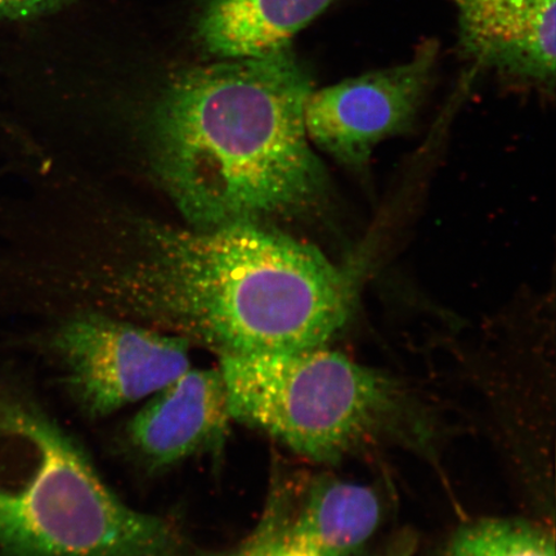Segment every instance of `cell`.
<instances>
[{"label":"cell","instance_id":"cell-7","mask_svg":"<svg viewBox=\"0 0 556 556\" xmlns=\"http://www.w3.org/2000/svg\"><path fill=\"white\" fill-rule=\"evenodd\" d=\"M464 58L544 88L555 85L556 0H452Z\"/></svg>","mask_w":556,"mask_h":556},{"label":"cell","instance_id":"cell-1","mask_svg":"<svg viewBox=\"0 0 556 556\" xmlns=\"http://www.w3.org/2000/svg\"><path fill=\"white\" fill-rule=\"evenodd\" d=\"M313 90L291 45L260 58L198 67L156 110L160 179L194 228L308 211L328 177L305 128Z\"/></svg>","mask_w":556,"mask_h":556},{"label":"cell","instance_id":"cell-3","mask_svg":"<svg viewBox=\"0 0 556 556\" xmlns=\"http://www.w3.org/2000/svg\"><path fill=\"white\" fill-rule=\"evenodd\" d=\"M169 521L134 509L15 382L0 378V556H178Z\"/></svg>","mask_w":556,"mask_h":556},{"label":"cell","instance_id":"cell-5","mask_svg":"<svg viewBox=\"0 0 556 556\" xmlns=\"http://www.w3.org/2000/svg\"><path fill=\"white\" fill-rule=\"evenodd\" d=\"M55 350L67 392L90 419L151 397L191 368L186 338L96 315L67 323Z\"/></svg>","mask_w":556,"mask_h":556},{"label":"cell","instance_id":"cell-11","mask_svg":"<svg viewBox=\"0 0 556 556\" xmlns=\"http://www.w3.org/2000/svg\"><path fill=\"white\" fill-rule=\"evenodd\" d=\"M446 556H555V542L525 520L481 519L455 534Z\"/></svg>","mask_w":556,"mask_h":556},{"label":"cell","instance_id":"cell-6","mask_svg":"<svg viewBox=\"0 0 556 556\" xmlns=\"http://www.w3.org/2000/svg\"><path fill=\"white\" fill-rule=\"evenodd\" d=\"M438 54V41L424 40L403 64L313 89L304 111L311 143L348 169L366 168L380 142L412 129Z\"/></svg>","mask_w":556,"mask_h":556},{"label":"cell","instance_id":"cell-13","mask_svg":"<svg viewBox=\"0 0 556 556\" xmlns=\"http://www.w3.org/2000/svg\"><path fill=\"white\" fill-rule=\"evenodd\" d=\"M61 0H0V15L26 16L45 11Z\"/></svg>","mask_w":556,"mask_h":556},{"label":"cell","instance_id":"cell-12","mask_svg":"<svg viewBox=\"0 0 556 556\" xmlns=\"http://www.w3.org/2000/svg\"><path fill=\"white\" fill-rule=\"evenodd\" d=\"M283 505L281 493H275L255 530L239 547L225 556H276L290 518Z\"/></svg>","mask_w":556,"mask_h":556},{"label":"cell","instance_id":"cell-9","mask_svg":"<svg viewBox=\"0 0 556 556\" xmlns=\"http://www.w3.org/2000/svg\"><path fill=\"white\" fill-rule=\"evenodd\" d=\"M380 498L370 486L330 481L313 486L289 518L276 556H351L378 530Z\"/></svg>","mask_w":556,"mask_h":556},{"label":"cell","instance_id":"cell-8","mask_svg":"<svg viewBox=\"0 0 556 556\" xmlns=\"http://www.w3.org/2000/svg\"><path fill=\"white\" fill-rule=\"evenodd\" d=\"M218 368L189 370L149 397L127 428L137 454L166 468L224 443L232 421Z\"/></svg>","mask_w":556,"mask_h":556},{"label":"cell","instance_id":"cell-2","mask_svg":"<svg viewBox=\"0 0 556 556\" xmlns=\"http://www.w3.org/2000/svg\"><path fill=\"white\" fill-rule=\"evenodd\" d=\"M150 238L138 301L220 356L326 346L350 317L342 273L318 249L258 222Z\"/></svg>","mask_w":556,"mask_h":556},{"label":"cell","instance_id":"cell-4","mask_svg":"<svg viewBox=\"0 0 556 556\" xmlns=\"http://www.w3.org/2000/svg\"><path fill=\"white\" fill-rule=\"evenodd\" d=\"M219 370L233 420L316 462L370 440L400 402L384 375L326 346L220 356Z\"/></svg>","mask_w":556,"mask_h":556},{"label":"cell","instance_id":"cell-10","mask_svg":"<svg viewBox=\"0 0 556 556\" xmlns=\"http://www.w3.org/2000/svg\"><path fill=\"white\" fill-rule=\"evenodd\" d=\"M333 0H212L199 37L224 60L260 58L291 45Z\"/></svg>","mask_w":556,"mask_h":556}]
</instances>
